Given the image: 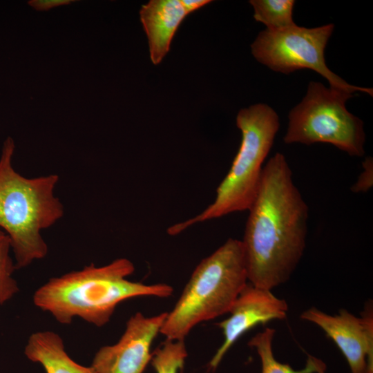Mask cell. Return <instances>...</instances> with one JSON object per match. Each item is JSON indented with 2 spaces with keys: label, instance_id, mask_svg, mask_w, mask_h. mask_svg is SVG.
Returning a JSON list of instances; mask_svg holds the SVG:
<instances>
[{
  "label": "cell",
  "instance_id": "11",
  "mask_svg": "<svg viewBox=\"0 0 373 373\" xmlns=\"http://www.w3.org/2000/svg\"><path fill=\"white\" fill-rule=\"evenodd\" d=\"M186 15L180 0H151L142 5L140 20L153 64H160L169 52L172 39Z\"/></svg>",
  "mask_w": 373,
  "mask_h": 373
},
{
  "label": "cell",
  "instance_id": "19",
  "mask_svg": "<svg viewBox=\"0 0 373 373\" xmlns=\"http://www.w3.org/2000/svg\"><path fill=\"white\" fill-rule=\"evenodd\" d=\"M180 1L188 15L211 2L209 0H180Z\"/></svg>",
  "mask_w": 373,
  "mask_h": 373
},
{
  "label": "cell",
  "instance_id": "13",
  "mask_svg": "<svg viewBox=\"0 0 373 373\" xmlns=\"http://www.w3.org/2000/svg\"><path fill=\"white\" fill-rule=\"evenodd\" d=\"M276 330L266 327L262 332L254 336L248 343L258 354L261 365V373H325V364L313 356L309 355L306 365L300 370H295L289 364L278 361L273 352V339Z\"/></svg>",
  "mask_w": 373,
  "mask_h": 373
},
{
  "label": "cell",
  "instance_id": "16",
  "mask_svg": "<svg viewBox=\"0 0 373 373\" xmlns=\"http://www.w3.org/2000/svg\"><path fill=\"white\" fill-rule=\"evenodd\" d=\"M10 240L0 229V305L11 299L19 291L17 283L12 277L16 268L10 254Z\"/></svg>",
  "mask_w": 373,
  "mask_h": 373
},
{
  "label": "cell",
  "instance_id": "1",
  "mask_svg": "<svg viewBox=\"0 0 373 373\" xmlns=\"http://www.w3.org/2000/svg\"><path fill=\"white\" fill-rule=\"evenodd\" d=\"M308 206L280 153L262 168L241 240L248 282L272 290L287 282L306 247Z\"/></svg>",
  "mask_w": 373,
  "mask_h": 373
},
{
  "label": "cell",
  "instance_id": "12",
  "mask_svg": "<svg viewBox=\"0 0 373 373\" xmlns=\"http://www.w3.org/2000/svg\"><path fill=\"white\" fill-rule=\"evenodd\" d=\"M24 354L31 361L42 365L46 373H97L91 366L86 367L73 360L61 336L52 331L32 333Z\"/></svg>",
  "mask_w": 373,
  "mask_h": 373
},
{
  "label": "cell",
  "instance_id": "10",
  "mask_svg": "<svg viewBox=\"0 0 373 373\" xmlns=\"http://www.w3.org/2000/svg\"><path fill=\"white\" fill-rule=\"evenodd\" d=\"M288 312L285 300L276 296L271 290L251 285L249 282L231 306L229 316L218 323L224 341L209 362L214 370L236 341L246 332L258 324L273 320H283Z\"/></svg>",
  "mask_w": 373,
  "mask_h": 373
},
{
  "label": "cell",
  "instance_id": "6",
  "mask_svg": "<svg viewBox=\"0 0 373 373\" xmlns=\"http://www.w3.org/2000/svg\"><path fill=\"white\" fill-rule=\"evenodd\" d=\"M352 97L322 83L310 82L303 100L289 113L284 142L328 143L351 156H363V123L345 107V102Z\"/></svg>",
  "mask_w": 373,
  "mask_h": 373
},
{
  "label": "cell",
  "instance_id": "5",
  "mask_svg": "<svg viewBox=\"0 0 373 373\" xmlns=\"http://www.w3.org/2000/svg\"><path fill=\"white\" fill-rule=\"evenodd\" d=\"M236 125L242 133L240 148L217 188L214 201L195 217L170 227L169 234L177 235L196 223L251 207L259 189L262 164L279 129V117L272 108L259 103L241 109Z\"/></svg>",
  "mask_w": 373,
  "mask_h": 373
},
{
  "label": "cell",
  "instance_id": "14",
  "mask_svg": "<svg viewBox=\"0 0 373 373\" xmlns=\"http://www.w3.org/2000/svg\"><path fill=\"white\" fill-rule=\"evenodd\" d=\"M256 21L266 25L267 29L278 30L296 24L293 19L295 1L292 0H251Z\"/></svg>",
  "mask_w": 373,
  "mask_h": 373
},
{
  "label": "cell",
  "instance_id": "4",
  "mask_svg": "<svg viewBox=\"0 0 373 373\" xmlns=\"http://www.w3.org/2000/svg\"><path fill=\"white\" fill-rule=\"evenodd\" d=\"M247 283L242 242L229 238L195 268L160 333L184 340L198 324L229 313Z\"/></svg>",
  "mask_w": 373,
  "mask_h": 373
},
{
  "label": "cell",
  "instance_id": "18",
  "mask_svg": "<svg viewBox=\"0 0 373 373\" xmlns=\"http://www.w3.org/2000/svg\"><path fill=\"white\" fill-rule=\"evenodd\" d=\"M74 1V0H31L28 3L36 10L46 11L55 7L68 5Z\"/></svg>",
  "mask_w": 373,
  "mask_h": 373
},
{
  "label": "cell",
  "instance_id": "3",
  "mask_svg": "<svg viewBox=\"0 0 373 373\" xmlns=\"http://www.w3.org/2000/svg\"><path fill=\"white\" fill-rule=\"evenodd\" d=\"M14 151V140L8 137L0 157V228L10 240L18 269L47 255L41 231L63 216L64 206L54 193L58 175L22 176L12 165Z\"/></svg>",
  "mask_w": 373,
  "mask_h": 373
},
{
  "label": "cell",
  "instance_id": "2",
  "mask_svg": "<svg viewBox=\"0 0 373 373\" xmlns=\"http://www.w3.org/2000/svg\"><path fill=\"white\" fill-rule=\"evenodd\" d=\"M135 271L127 258H117L96 267L85 266L49 279L34 293L35 305L50 313L61 324L75 317L97 327L110 321L117 306L124 300L141 296L168 298L173 288L165 283L146 285L127 278Z\"/></svg>",
  "mask_w": 373,
  "mask_h": 373
},
{
  "label": "cell",
  "instance_id": "9",
  "mask_svg": "<svg viewBox=\"0 0 373 373\" xmlns=\"http://www.w3.org/2000/svg\"><path fill=\"white\" fill-rule=\"evenodd\" d=\"M166 314L150 317L140 312L134 314L119 341L99 349L91 367L97 373H144L151 361L152 343L160 332Z\"/></svg>",
  "mask_w": 373,
  "mask_h": 373
},
{
  "label": "cell",
  "instance_id": "8",
  "mask_svg": "<svg viewBox=\"0 0 373 373\" xmlns=\"http://www.w3.org/2000/svg\"><path fill=\"white\" fill-rule=\"evenodd\" d=\"M366 303L361 317L341 309L330 315L316 307L305 310L300 318L319 327L344 355L351 373H373V312Z\"/></svg>",
  "mask_w": 373,
  "mask_h": 373
},
{
  "label": "cell",
  "instance_id": "15",
  "mask_svg": "<svg viewBox=\"0 0 373 373\" xmlns=\"http://www.w3.org/2000/svg\"><path fill=\"white\" fill-rule=\"evenodd\" d=\"M186 356L184 340L166 338L152 354L151 363L156 373H178L183 369Z\"/></svg>",
  "mask_w": 373,
  "mask_h": 373
},
{
  "label": "cell",
  "instance_id": "17",
  "mask_svg": "<svg viewBox=\"0 0 373 373\" xmlns=\"http://www.w3.org/2000/svg\"><path fill=\"white\" fill-rule=\"evenodd\" d=\"M363 171L351 188L354 193L367 192L373 184V162L372 157H367L363 162Z\"/></svg>",
  "mask_w": 373,
  "mask_h": 373
},
{
  "label": "cell",
  "instance_id": "7",
  "mask_svg": "<svg viewBox=\"0 0 373 373\" xmlns=\"http://www.w3.org/2000/svg\"><path fill=\"white\" fill-rule=\"evenodd\" d=\"M332 23L307 28L297 25L283 30H265L251 45L254 57L269 68L289 74L310 69L325 78L332 88L353 94L362 92L371 96L372 89L349 84L327 66L325 49L332 35Z\"/></svg>",
  "mask_w": 373,
  "mask_h": 373
}]
</instances>
